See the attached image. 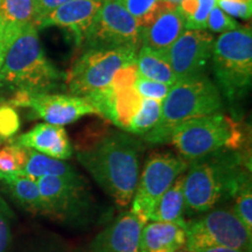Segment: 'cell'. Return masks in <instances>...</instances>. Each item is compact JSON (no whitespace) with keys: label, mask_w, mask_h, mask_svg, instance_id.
I'll return each instance as SVG.
<instances>
[{"label":"cell","mask_w":252,"mask_h":252,"mask_svg":"<svg viewBox=\"0 0 252 252\" xmlns=\"http://www.w3.org/2000/svg\"><path fill=\"white\" fill-rule=\"evenodd\" d=\"M7 104L30 108L35 117L42 119L48 124L59 126L71 124L84 116L96 113L84 97L74 94L17 93Z\"/></svg>","instance_id":"7c38bea8"},{"label":"cell","mask_w":252,"mask_h":252,"mask_svg":"<svg viewBox=\"0 0 252 252\" xmlns=\"http://www.w3.org/2000/svg\"><path fill=\"white\" fill-rule=\"evenodd\" d=\"M75 151L78 162L116 206H130L140 174V140L108 126H89L78 135Z\"/></svg>","instance_id":"6da1fadb"},{"label":"cell","mask_w":252,"mask_h":252,"mask_svg":"<svg viewBox=\"0 0 252 252\" xmlns=\"http://www.w3.org/2000/svg\"><path fill=\"white\" fill-rule=\"evenodd\" d=\"M213 70L223 94L231 102L248 94L252 78V33L251 28L220 34L214 41Z\"/></svg>","instance_id":"8992f818"},{"label":"cell","mask_w":252,"mask_h":252,"mask_svg":"<svg viewBox=\"0 0 252 252\" xmlns=\"http://www.w3.org/2000/svg\"><path fill=\"white\" fill-rule=\"evenodd\" d=\"M161 116V102L143 98L141 104L128 126V133L144 137L157 126Z\"/></svg>","instance_id":"d4e9b609"},{"label":"cell","mask_w":252,"mask_h":252,"mask_svg":"<svg viewBox=\"0 0 252 252\" xmlns=\"http://www.w3.org/2000/svg\"><path fill=\"white\" fill-rule=\"evenodd\" d=\"M172 86H168L161 82H157L152 80H147L141 76H138L134 83V89L140 94L141 98L156 99L162 102L168 94Z\"/></svg>","instance_id":"f546056e"},{"label":"cell","mask_w":252,"mask_h":252,"mask_svg":"<svg viewBox=\"0 0 252 252\" xmlns=\"http://www.w3.org/2000/svg\"><path fill=\"white\" fill-rule=\"evenodd\" d=\"M113 93L115 96H113L110 123L115 124L123 131H127L132 118L139 109L143 98L134 89V87L113 89Z\"/></svg>","instance_id":"603a6c76"},{"label":"cell","mask_w":252,"mask_h":252,"mask_svg":"<svg viewBox=\"0 0 252 252\" xmlns=\"http://www.w3.org/2000/svg\"><path fill=\"white\" fill-rule=\"evenodd\" d=\"M102 2L103 0H70L47 14L35 26L37 28L58 26L67 30L76 40L77 45L81 46Z\"/></svg>","instance_id":"5bb4252c"},{"label":"cell","mask_w":252,"mask_h":252,"mask_svg":"<svg viewBox=\"0 0 252 252\" xmlns=\"http://www.w3.org/2000/svg\"><path fill=\"white\" fill-rule=\"evenodd\" d=\"M20 128V118L18 112L9 104L0 105V138L9 140Z\"/></svg>","instance_id":"4dcf8cb0"},{"label":"cell","mask_w":252,"mask_h":252,"mask_svg":"<svg viewBox=\"0 0 252 252\" xmlns=\"http://www.w3.org/2000/svg\"><path fill=\"white\" fill-rule=\"evenodd\" d=\"M0 19L19 30L34 24L35 0H0Z\"/></svg>","instance_id":"cb8c5ba5"},{"label":"cell","mask_w":252,"mask_h":252,"mask_svg":"<svg viewBox=\"0 0 252 252\" xmlns=\"http://www.w3.org/2000/svg\"><path fill=\"white\" fill-rule=\"evenodd\" d=\"M0 182L27 212L42 214V202L35 179L20 173H0Z\"/></svg>","instance_id":"ffe728a7"},{"label":"cell","mask_w":252,"mask_h":252,"mask_svg":"<svg viewBox=\"0 0 252 252\" xmlns=\"http://www.w3.org/2000/svg\"><path fill=\"white\" fill-rule=\"evenodd\" d=\"M214 37L206 31L187 30L165 52L176 81L206 75L213 54Z\"/></svg>","instance_id":"4fadbf2b"},{"label":"cell","mask_w":252,"mask_h":252,"mask_svg":"<svg viewBox=\"0 0 252 252\" xmlns=\"http://www.w3.org/2000/svg\"><path fill=\"white\" fill-rule=\"evenodd\" d=\"M135 67L138 70V76L147 80L161 82L168 86H174L178 82L165 52H158L149 47L141 46L135 58Z\"/></svg>","instance_id":"44dd1931"},{"label":"cell","mask_w":252,"mask_h":252,"mask_svg":"<svg viewBox=\"0 0 252 252\" xmlns=\"http://www.w3.org/2000/svg\"><path fill=\"white\" fill-rule=\"evenodd\" d=\"M145 220L128 210L102 230L91 243V252H140Z\"/></svg>","instance_id":"9a60e30c"},{"label":"cell","mask_w":252,"mask_h":252,"mask_svg":"<svg viewBox=\"0 0 252 252\" xmlns=\"http://www.w3.org/2000/svg\"><path fill=\"white\" fill-rule=\"evenodd\" d=\"M37 180L45 176H56V178H75L80 175L76 169L64 160L45 156L36 151L27 149V160L23 171L17 172Z\"/></svg>","instance_id":"7402d4cb"},{"label":"cell","mask_w":252,"mask_h":252,"mask_svg":"<svg viewBox=\"0 0 252 252\" xmlns=\"http://www.w3.org/2000/svg\"><path fill=\"white\" fill-rule=\"evenodd\" d=\"M32 252H63L61 249L59 248H54V247H47V248H42L39 249V250L32 251Z\"/></svg>","instance_id":"74e56055"},{"label":"cell","mask_w":252,"mask_h":252,"mask_svg":"<svg viewBox=\"0 0 252 252\" xmlns=\"http://www.w3.org/2000/svg\"><path fill=\"white\" fill-rule=\"evenodd\" d=\"M168 143L189 162L222 151L241 150L244 138L237 122L217 112L176 126Z\"/></svg>","instance_id":"5b68a950"},{"label":"cell","mask_w":252,"mask_h":252,"mask_svg":"<svg viewBox=\"0 0 252 252\" xmlns=\"http://www.w3.org/2000/svg\"><path fill=\"white\" fill-rule=\"evenodd\" d=\"M184 182L185 173H182L158 200L156 206L151 210L147 222L156 220L187 225V220L184 219L186 212Z\"/></svg>","instance_id":"d6986e66"},{"label":"cell","mask_w":252,"mask_h":252,"mask_svg":"<svg viewBox=\"0 0 252 252\" xmlns=\"http://www.w3.org/2000/svg\"><path fill=\"white\" fill-rule=\"evenodd\" d=\"M141 28L117 0H103L93 25L84 36V49L128 48L139 50Z\"/></svg>","instance_id":"30bf717a"},{"label":"cell","mask_w":252,"mask_h":252,"mask_svg":"<svg viewBox=\"0 0 252 252\" xmlns=\"http://www.w3.org/2000/svg\"><path fill=\"white\" fill-rule=\"evenodd\" d=\"M187 225L149 220L141 229L140 252H176L187 244Z\"/></svg>","instance_id":"ac0fdd59"},{"label":"cell","mask_w":252,"mask_h":252,"mask_svg":"<svg viewBox=\"0 0 252 252\" xmlns=\"http://www.w3.org/2000/svg\"><path fill=\"white\" fill-rule=\"evenodd\" d=\"M189 162L172 152H156L147 158L139 174L131 201V212L147 222L149 215L162 194L178 176L187 171Z\"/></svg>","instance_id":"8fae6325"},{"label":"cell","mask_w":252,"mask_h":252,"mask_svg":"<svg viewBox=\"0 0 252 252\" xmlns=\"http://www.w3.org/2000/svg\"><path fill=\"white\" fill-rule=\"evenodd\" d=\"M2 141H4V140H2V139H1V138H0V144H1V143H2Z\"/></svg>","instance_id":"60d3db41"},{"label":"cell","mask_w":252,"mask_h":252,"mask_svg":"<svg viewBox=\"0 0 252 252\" xmlns=\"http://www.w3.org/2000/svg\"><path fill=\"white\" fill-rule=\"evenodd\" d=\"M13 213L5 200L0 196V252H7L12 241Z\"/></svg>","instance_id":"1f68e13d"},{"label":"cell","mask_w":252,"mask_h":252,"mask_svg":"<svg viewBox=\"0 0 252 252\" xmlns=\"http://www.w3.org/2000/svg\"><path fill=\"white\" fill-rule=\"evenodd\" d=\"M187 247L197 249L222 247L243 252L252 251V234L231 208L217 207L187 220Z\"/></svg>","instance_id":"ba28073f"},{"label":"cell","mask_w":252,"mask_h":252,"mask_svg":"<svg viewBox=\"0 0 252 252\" xmlns=\"http://www.w3.org/2000/svg\"><path fill=\"white\" fill-rule=\"evenodd\" d=\"M9 140L25 149L36 151L60 160H67L74 153L64 127L48 123L37 124L26 133Z\"/></svg>","instance_id":"e0dca14e"},{"label":"cell","mask_w":252,"mask_h":252,"mask_svg":"<svg viewBox=\"0 0 252 252\" xmlns=\"http://www.w3.org/2000/svg\"><path fill=\"white\" fill-rule=\"evenodd\" d=\"M140 28L141 46L158 52H166L186 31L185 19L179 6L163 1L152 20Z\"/></svg>","instance_id":"2e32d148"},{"label":"cell","mask_w":252,"mask_h":252,"mask_svg":"<svg viewBox=\"0 0 252 252\" xmlns=\"http://www.w3.org/2000/svg\"><path fill=\"white\" fill-rule=\"evenodd\" d=\"M193 252H243L239 250H235V249L230 248H222V247H213V248H203L197 249Z\"/></svg>","instance_id":"8d00e7d4"},{"label":"cell","mask_w":252,"mask_h":252,"mask_svg":"<svg viewBox=\"0 0 252 252\" xmlns=\"http://www.w3.org/2000/svg\"><path fill=\"white\" fill-rule=\"evenodd\" d=\"M217 0H184L179 5L185 26L188 30L204 31L207 28V19Z\"/></svg>","instance_id":"484cf974"},{"label":"cell","mask_w":252,"mask_h":252,"mask_svg":"<svg viewBox=\"0 0 252 252\" xmlns=\"http://www.w3.org/2000/svg\"><path fill=\"white\" fill-rule=\"evenodd\" d=\"M161 1L166 2V4H168V5H172V6H179L181 4V1H184V0H161Z\"/></svg>","instance_id":"f35d334b"},{"label":"cell","mask_w":252,"mask_h":252,"mask_svg":"<svg viewBox=\"0 0 252 252\" xmlns=\"http://www.w3.org/2000/svg\"><path fill=\"white\" fill-rule=\"evenodd\" d=\"M23 30V28H21ZM21 30L19 28L8 26L7 24H5L4 21L0 19V68H1L2 61H4L6 50H7L8 46L11 45V42L13 39L17 36V34Z\"/></svg>","instance_id":"e575fe53"},{"label":"cell","mask_w":252,"mask_h":252,"mask_svg":"<svg viewBox=\"0 0 252 252\" xmlns=\"http://www.w3.org/2000/svg\"><path fill=\"white\" fill-rule=\"evenodd\" d=\"M70 0H35V19L34 25H36L40 20H42L47 14L54 11L59 6H61Z\"/></svg>","instance_id":"d590c367"},{"label":"cell","mask_w":252,"mask_h":252,"mask_svg":"<svg viewBox=\"0 0 252 252\" xmlns=\"http://www.w3.org/2000/svg\"><path fill=\"white\" fill-rule=\"evenodd\" d=\"M8 141V144L0 146V173L23 171L27 160V149Z\"/></svg>","instance_id":"4316f807"},{"label":"cell","mask_w":252,"mask_h":252,"mask_svg":"<svg viewBox=\"0 0 252 252\" xmlns=\"http://www.w3.org/2000/svg\"><path fill=\"white\" fill-rule=\"evenodd\" d=\"M217 6L229 17L241 18L244 20L251 18L252 1L251 0H217Z\"/></svg>","instance_id":"836d02e7"},{"label":"cell","mask_w":252,"mask_h":252,"mask_svg":"<svg viewBox=\"0 0 252 252\" xmlns=\"http://www.w3.org/2000/svg\"><path fill=\"white\" fill-rule=\"evenodd\" d=\"M250 180V166L238 151H222L189 161L184 182L186 212L201 215L225 204Z\"/></svg>","instance_id":"7a4b0ae2"},{"label":"cell","mask_w":252,"mask_h":252,"mask_svg":"<svg viewBox=\"0 0 252 252\" xmlns=\"http://www.w3.org/2000/svg\"><path fill=\"white\" fill-rule=\"evenodd\" d=\"M220 93L207 75L178 81L161 102L159 123L144 140L151 144L168 143L172 132L182 123L220 112Z\"/></svg>","instance_id":"277c9868"},{"label":"cell","mask_w":252,"mask_h":252,"mask_svg":"<svg viewBox=\"0 0 252 252\" xmlns=\"http://www.w3.org/2000/svg\"><path fill=\"white\" fill-rule=\"evenodd\" d=\"M241 26L236 23L234 19H231L228 14L220 9L219 6H215L209 13V17L207 19V28L210 31L215 32V33H225L237 30Z\"/></svg>","instance_id":"d6a6232c"},{"label":"cell","mask_w":252,"mask_h":252,"mask_svg":"<svg viewBox=\"0 0 252 252\" xmlns=\"http://www.w3.org/2000/svg\"><path fill=\"white\" fill-rule=\"evenodd\" d=\"M232 212L242 220L249 232L252 234V186L251 180L245 182L232 198Z\"/></svg>","instance_id":"f1b7e54d"},{"label":"cell","mask_w":252,"mask_h":252,"mask_svg":"<svg viewBox=\"0 0 252 252\" xmlns=\"http://www.w3.org/2000/svg\"><path fill=\"white\" fill-rule=\"evenodd\" d=\"M123 7L144 27L154 18L161 7V0H117Z\"/></svg>","instance_id":"83f0119b"},{"label":"cell","mask_w":252,"mask_h":252,"mask_svg":"<svg viewBox=\"0 0 252 252\" xmlns=\"http://www.w3.org/2000/svg\"><path fill=\"white\" fill-rule=\"evenodd\" d=\"M137 53L128 48L87 49L64 75L69 93L87 97L109 87L121 69L134 64Z\"/></svg>","instance_id":"52a82bcc"},{"label":"cell","mask_w":252,"mask_h":252,"mask_svg":"<svg viewBox=\"0 0 252 252\" xmlns=\"http://www.w3.org/2000/svg\"><path fill=\"white\" fill-rule=\"evenodd\" d=\"M64 75L47 60L37 27H24L8 46L0 68V90L14 94L48 93Z\"/></svg>","instance_id":"3957f363"},{"label":"cell","mask_w":252,"mask_h":252,"mask_svg":"<svg viewBox=\"0 0 252 252\" xmlns=\"http://www.w3.org/2000/svg\"><path fill=\"white\" fill-rule=\"evenodd\" d=\"M36 182L43 215L69 224L80 223L89 216L93 198L81 175L75 178L45 176Z\"/></svg>","instance_id":"9c48e42d"},{"label":"cell","mask_w":252,"mask_h":252,"mask_svg":"<svg viewBox=\"0 0 252 252\" xmlns=\"http://www.w3.org/2000/svg\"><path fill=\"white\" fill-rule=\"evenodd\" d=\"M176 252H191L190 250H189V249L187 248V247H185V248H182V249H180V250H178Z\"/></svg>","instance_id":"ab89813d"}]
</instances>
